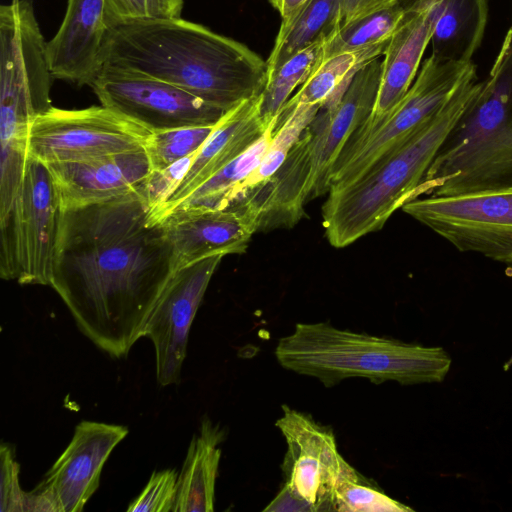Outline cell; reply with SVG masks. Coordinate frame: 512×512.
Here are the masks:
<instances>
[{"label": "cell", "instance_id": "cell-19", "mask_svg": "<svg viewBox=\"0 0 512 512\" xmlns=\"http://www.w3.org/2000/svg\"><path fill=\"white\" fill-rule=\"evenodd\" d=\"M268 126L260 116V95L226 112L194 154L189 169L174 193L160 207L150 211L151 221L156 223L197 186L244 153L265 133Z\"/></svg>", "mask_w": 512, "mask_h": 512}, {"label": "cell", "instance_id": "cell-28", "mask_svg": "<svg viewBox=\"0 0 512 512\" xmlns=\"http://www.w3.org/2000/svg\"><path fill=\"white\" fill-rule=\"evenodd\" d=\"M325 40L296 53L268 75L260 94V116L266 125L279 117L295 88L302 85L322 61Z\"/></svg>", "mask_w": 512, "mask_h": 512}, {"label": "cell", "instance_id": "cell-13", "mask_svg": "<svg viewBox=\"0 0 512 512\" xmlns=\"http://www.w3.org/2000/svg\"><path fill=\"white\" fill-rule=\"evenodd\" d=\"M127 434L122 425L81 421L44 479L26 492L25 511H82L99 486L106 460Z\"/></svg>", "mask_w": 512, "mask_h": 512}, {"label": "cell", "instance_id": "cell-33", "mask_svg": "<svg viewBox=\"0 0 512 512\" xmlns=\"http://www.w3.org/2000/svg\"><path fill=\"white\" fill-rule=\"evenodd\" d=\"M1 483L0 511L25 512L26 492L19 483L20 466L16 460L15 449L2 442L0 446Z\"/></svg>", "mask_w": 512, "mask_h": 512}, {"label": "cell", "instance_id": "cell-5", "mask_svg": "<svg viewBox=\"0 0 512 512\" xmlns=\"http://www.w3.org/2000/svg\"><path fill=\"white\" fill-rule=\"evenodd\" d=\"M512 185V25L477 96L440 147L414 199ZM413 199V200H414Z\"/></svg>", "mask_w": 512, "mask_h": 512}, {"label": "cell", "instance_id": "cell-34", "mask_svg": "<svg viewBox=\"0 0 512 512\" xmlns=\"http://www.w3.org/2000/svg\"><path fill=\"white\" fill-rule=\"evenodd\" d=\"M193 156L184 158L158 171H151L143 184L144 196L154 211L165 203L181 183L190 167Z\"/></svg>", "mask_w": 512, "mask_h": 512}, {"label": "cell", "instance_id": "cell-20", "mask_svg": "<svg viewBox=\"0 0 512 512\" xmlns=\"http://www.w3.org/2000/svg\"><path fill=\"white\" fill-rule=\"evenodd\" d=\"M106 32L105 0H68L61 25L47 42L54 79L90 85L101 68Z\"/></svg>", "mask_w": 512, "mask_h": 512}, {"label": "cell", "instance_id": "cell-18", "mask_svg": "<svg viewBox=\"0 0 512 512\" xmlns=\"http://www.w3.org/2000/svg\"><path fill=\"white\" fill-rule=\"evenodd\" d=\"M61 210L106 202L138 189L151 173L144 147L87 161L46 165Z\"/></svg>", "mask_w": 512, "mask_h": 512}, {"label": "cell", "instance_id": "cell-21", "mask_svg": "<svg viewBox=\"0 0 512 512\" xmlns=\"http://www.w3.org/2000/svg\"><path fill=\"white\" fill-rule=\"evenodd\" d=\"M419 3L434 14L432 55L455 62H471L480 47L488 20V0H398Z\"/></svg>", "mask_w": 512, "mask_h": 512}, {"label": "cell", "instance_id": "cell-26", "mask_svg": "<svg viewBox=\"0 0 512 512\" xmlns=\"http://www.w3.org/2000/svg\"><path fill=\"white\" fill-rule=\"evenodd\" d=\"M320 107L288 102L284 105L278 117L277 129L263 158L237 189L235 202L262 186L280 169L289 151Z\"/></svg>", "mask_w": 512, "mask_h": 512}, {"label": "cell", "instance_id": "cell-25", "mask_svg": "<svg viewBox=\"0 0 512 512\" xmlns=\"http://www.w3.org/2000/svg\"><path fill=\"white\" fill-rule=\"evenodd\" d=\"M341 26V0H311L289 32L275 40L266 61L267 77L305 48L327 39Z\"/></svg>", "mask_w": 512, "mask_h": 512}, {"label": "cell", "instance_id": "cell-24", "mask_svg": "<svg viewBox=\"0 0 512 512\" xmlns=\"http://www.w3.org/2000/svg\"><path fill=\"white\" fill-rule=\"evenodd\" d=\"M277 122L278 117L271 121L265 133L251 147L192 190L173 210L184 207L226 208L235 203L237 189L263 158L277 129Z\"/></svg>", "mask_w": 512, "mask_h": 512}, {"label": "cell", "instance_id": "cell-31", "mask_svg": "<svg viewBox=\"0 0 512 512\" xmlns=\"http://www.w3.org/2000/svg\"><path fill=\"white\" fill-rule=\"evenodd\" d=\"M184 0H105L107 28L135 19L181 18Z\"/></svg>", "mask_w": 512, "mask_h": 512}, {"label": "cell", "instance_id": "cell-3", "mask_svg": "<svg viewBox=\"0 0 512 512\" xmlns=\"http://www.w3.org/2000/svg\"><path fill=\"white\" fill-rule=\"evenodd\" d=\"M481 86L475 69L443 107L406 141L354 181L329 190L322 207V224L330 245L343 248L382 229L397 209L414 199L440 147Z\"/></svg>", "mask_w": 512, "mask_h": 512}, {"label": "cell", "instance_id": "cell-10", "mask_svg": "<svg viewBox=\"0 0 512 512\" xmlns=\"http://www.w3.org/2000/svg\"><path fill=\"white\" fill-rule=\"evenodd\" d=\"M461 252L512 270V185L457 196H425L401 208Z\"/></svg>", "mask_w": 512, "mask_h": 512}, {"label": "cell", "instance_id": "cell-23", "mask_svg": "<svg viewBox=\"0 0 512 512\" xmlns=\"http://www.w3.org/2000/svg\"><path fill=\"white\" fill-rule=\"evenodd\" d=\"M388 42L323 59L287 102L322 106L329 100L339 99L357 72L384 54Z\"/></svg>", "mask_w": 512, "mask_h": 512}, {"label": "cell", "instance_id": "cell-11", "mask_svg": "<svg viewBox=\"0 0 512 512\" xmlns=\"http://www.w3.org/2000/svg\"><path fill=\"white\" fill-rule=\"evenodd\" d=\"M151 131L104 106L50 107L30 123L27 157L45 165L79 162L144 147Z\"/></svg>", "mask_w": 512, "mask_h": 512}, {"label": "cell", "instance_id": "cell-15", "mask_svg": "<svg viewBox=\"0 0 512 512\" xmlns=\"http://www.w3.org/2000/svg\"><path fill=\"white\" fill-rule=\"evenodd\" d=\"M275 425L287 445L284 487L310 511H331L334 490L347 463L333 431L287 405L282 406Z\"/></svg>", "mask_w": 512, "mask_h": 512}, {"label": "cell", "instance_id": "cell-12", "mask_svg": "<svg viewBox=\"0 0 512 512\" xmlns=\"http://www.w3.org/2000/svg\"><path fill=\"white\" fill-rule=\"evenodd\" d=\"M89 86L102 106L151 132L216 125L228 112L173 84L112 65H102Z\"/></svg>", "mask_w": 512, "mask_h": 512}, {"label": "cell", "instance_id": "cell-29", "mask_svg": "<svg viewBox=\"0 0 512 512\" xmlns=\"http://www.w3.org/2000/svg\"><path fill=\"white\" fill-rule=\"evenodd\" d=\"M332 510L340 512H406L412 508L391 498L348 462L332 498Z\"/></svg>", "mask_w": 512, "mask_h": 512}, {"label": "cell", "instance_id": "cell-8", "mask_svg": "<svg viewBox=\"0 0 512 512\" xmlns=\"http://www.w3.org/2000/svg\"><path fill=\"white\" fill-rule=\"evenodd\" d=\"M54 79L47 42L31 0L0 6V130L28 131L31 121L51 105Z\"/></svg>", "mask_w": 512, "mask_h": 512}, {"label": "cell", "instance_id": "cell-2", "mask_svg": "<svg viewBox=\"0 0 512 512\" xmlns=\"http://www.w3.org/2000/svg\"><path fill=\"white\" fill-rule=\"evenodd\" d=\"M100 63L168 82L225 111L259 96L267 82V63L258 54L182 18L108 27Z\"/></svg>", "mask_w": 512, "mask_h": 512}, {"label": "cell", "instance_id": "cell-1", "mask_svg": "<svg viewBox=\"0 0 512 512\" xmlns=\"http://www.w3.org/2000/svg\"><path fill=\"white\" fill-rule=\"evenodd\" d=\"M144 184V183H143ZM138 189L61 210L51 287L78 329L113 358L143 337L170 274V249Z\"/></svg>", "mask_w": 512, "mask_h": 512}, {"label": "cell", "instance_id": "cell-36", "mask_svg": "<svg viewBox=\"0 0 512 512\" xmlns=\"http://www.w3.org/2000/svg\"><path fill=\"white\" fill-rule=\"evenodd\" d=\"M387 0H341V25L380 6Z\"/></svg>", "mask_w": 512, "mask_h": 512}, {"label": "cell", "instance_id": "cell-27", "mask_svg": "<svg viewBox=\"0 0 512 512\" xmlns=\"http://www.w3.org/2000/svg\"><path fill=\"white\" fill-rule=\"evenodd\" d=\"M403 13L398 0H387L374 10L341 25L325 40L323 59L389 41Z\"/></svg>", "mask_w": 512, "mask_h": 512}, {"label": "cell", "instance_id": "cell-22", "mask_svg": "<svg viewBox=\"0 0 512 512\" xmlns=\"http://www.w3.org/2000/svg\"><path fill=\"white\" fill-rule=\"evenodd\" d=\"M224 431L209 418L201 422L178 475L173 512H212Z\"/></svg>", "mask_w": 512, "mask_h": 512}, {"label": "cell", "instance_id": "cell-35", "mask_svg": "<svg viewBox=\"0 0 512 512\" xmlns=\"http://www.w3.org/2000/svg\"><path fill=\"white\" fill-rule=\"evenodd\" d=\"M271 6L278 11L281 25L276 40L282 39L291 29L292 25L311 0H268Z\"/></svg>", "mask_w": 512, "mask_h": 512}, {"label": "cell", "instance_id": "cell-6", "mask_svg": "<svg viewBox=\"0 0 512 512\" xmlns=\"http://www.w3.org/2000/svg\"><path fill=\"white\" fill-rule=\"evenodd\" d=\"M275 356L284 369L316 378L326 387L350 378L377 385L437 383L452 363L442 347L354 332L327 322L296 324L292 333L279 339Z\"/></svg>", "mask_w": 512, "mask_h": 512}, {"label": "cell", "instance_id": "cell-30", "mask_svg": "<svg viewBox=\"0 0 512 512\" xmlns=\"http://www.w3.org/2000/svg\"><path fill=\"white\" fill-rule=\"evenodd\" d=\"M214 127L215 125L189 126L152 131L144 144L151 171L163 170L194 155Z\"/></svg>", "mask_w": 512, "mask_h": 512}, {"label": "cell", "instance_id": "cell-17", "mask_svg": "<svg viewBox=\"0 0 512 512\" xmlns=\"http://www.w3.org/2000/svg\"><path fill=\"white\" fill-rule=\"evenodd\" d=\"M404 13L383 54L382 75L373 110L343 150L364 140L397 107L411 87L435 27L433 12L419 3L401 5ZM342 150V151H343Z\"/></svg>", "mask_w": 512, "mask_h": 512}, {"label": "cell", "instance_id": "cell-32", "mask_svg": "<svg viewBox=\"0 0 512 512\" xmlns=\"http://www.w3.org/2000/svg\"><path fill=\"white\" fill-rule=\"evenodd\" d=\"M178 474L174 469L155 471L142 492L130 503L128 512H168L173 510Z\"/></svg>", "mask_w": 512, "mask_h": 512}, {"label": "cell", "instance_id": "cell-14", "mask_svg": "<svg viewBox=\"0 0 512 512\" xmlns=\"http://www.w3.org/2000/svg\"><path fill=\"white\" fill-rule=\"evenodd\" d=\"M260 211L244 197L226 208L184 207L160 218L175 271L216 255L244 253L260 230Z\"/></svg>", "mask_w": 512, "mask_h": 512}, {"label": "cell", "instance_id": "cell-7", "mask_svg": "<svg viewBox=\"0 0 512 512\" xmlns=\"http://www.w3.org/2000/svg\"><path fill=\"white\" fill-rule=\"evenodd\" d=\"M60 213L47 166L27 157L12 206L0 221L2 279L51 286Z\"/></svg>", "mask_w": 512, "mask_h": 512}, {"label": "cell", "instance_id": "cell-16", "mask_svg": "<svg viewBox=\"0 0 512 512\" xmlns=\"http://www.w3.org/2000/svg\"><path fill=\"white\" fill-rule=\"evenodd\" d=\"M223 257H208L172 271L153 306L143 337L154 346L156 378L162 387L180 381L192 322Z\"/></svg>", "mask_w": 512, "mask_h": 512}, {"label": "cell", "instance_id": "cell-37", "mask_svg": "<svg viewBox=\"0 0 512 512\" xmlns=\"http://www.w3.org/2000/svg\"><path fill=\"white\" fill-rule=\"evenodd\" d=\"M264 511H310V509L283 487L277 496L264 508Z\"/></svg>", "mask_w": 512, "mask_h": 512}, {"label": "cell", "instance_id": "cell-9", "mask_svg": "<svg viewBox=\"0 0 512 512\" xmlns=\"http://www.w3.org/2000/svg\"><path fill=\"white\" fill-rule=\"evenodd\" d=\"M475 69L472 61H445L431 54L390 115L364 140L340 153L331 173L330 189L354 181L406 141L443 107Z\"/></svg>", "mask_w": 512, "mask_h": 512}, {"label": "cell", "instance_id": "cell-4", "mask_svg": "<svg viewBox=\"0 0 512 512\" xmlns=\"http://www.w3.org/2000/svg\"><path fill=\"white\" fill-rule=\"evenodd\" d=\"M382 64L380 58L371 61L357 72L339 99L325 102L280 169L245 196L260 211V230L294 226L302 219L308 201L329 192L340 153L373 110Z\"/></svg>", "mask_w": 512, "mask_h": 512}]
</instances>
